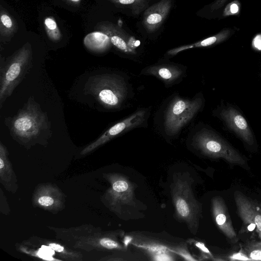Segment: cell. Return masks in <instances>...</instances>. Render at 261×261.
Returning a JSON list of instances; mask_svg holds the SVG:
<instances>
[{
  "label": "cell",
  "mask_w": 261,
  "mask_h": 261,
  "mask_svg": "<svg viewBox=\"0 0 261 261\" xmlns=\"http://www.w3.org/2000/svg\"><path fill=\"white\" fill-rule=\"evenodd\" d=\"M86 90L106 108H120L128 98V85L125 79L117 74H103L89 77Z\"/></svg>",
  "instance_id": "1"
},
{
  "label": "cell",
  "mask_w": 261,
  "mask_h": 261,
  "mask_svg": "<svg viewBox=\"0 0 261 261\" xmlns=\"http://www.w3.org/2000/svg\"><path fill=\"white\" fill-rule=\"evenodd\" d=\"M231 34V30L229 29H224L218 34L203 40L170 49L167 52V54L169 56H173L182 51L192 48L207 47L217 44L225 40L230 36Z\"/></svg>",
  "instance_id": "14"
},
{
  "label": "cell",
  "mask_w": 261,
  "mask_h": 261,
  "mask_svg": "<svg viewBox=\"0 0 261 261\" xmlns=\"http://www.w3.org/2000/svg\"><path fill=\"white\" fill-rule=\"evenodd\" d=\"M31 48L23 46L5 62L0 74V107L9 97L31 67Z\"/></svg>",
  "instance_id": "2"
},
{
  "label": "cell",
  "mask_w": 261,
  "mask_h": 261,
  "mask_svg": "<svg viewBox=\"0 0 261 261\" xmlns=\"http://www.w3.org/2000/svg\"><path fill=\"white\" fill-rule=\"evenodd\" d=\"M65 1L68 3L73 4H76V5L80 4L82 1V0H65Z\"/></svg>",
  "instance_id": "28"
},
{
  "label": "cell",
  "mask_w": 261,
  "mask_h": 261,
  "mask_svg": "<svg viewBox=\"0 0 261 261\" xmlns=\"http://www.w3.org/2000/svg\"><path fill=\"white\" fill-rule=\"evenodd\" d=\"M4 166V162L2 158L0 159V168L2 169Z\"/></svg>",
  "instance_id": "29"
},
{
  "label": "cell",
  "mask_w": 261,
  "mask_h": 261,
  "mask_svg": "<svg viewBox=\"0 0 261 261\" xmlns=\"http://www.w3.org/2000/svg\"><path fill=\"white\" fill-rule=\"evenodd\" d=\"M244 251L249 259L261 260V242H248L246 244Z\"/></svg>",
  "instance_id": "19"
},
{
  "label": "cell",
  "mask_w": 261,
  "mask_h": 261,
  "mask_svg": "<svg viewBox=\"0 0 261 261\" xmlns=\"http://www.w3.org/2000/svg\"><path fill=\"white\" fill-rule=\"evenodd\" d=\"M171 6V0H160L145 9L142 23L147 32L153 33L161 27L169 13Z\"/></svg>",
  "instance_id": "11"
},
{
  "label": "cell",
  "mask_w": 261,
  "mask_h": 261,
  "mask_svg": "<svg viewBox=\"0 0 261 261\" xmlns=\"http://www.w3.org/2000/svg\"><path fill=\"white\" fill-rule=\"evenodd\" d=\"M259 235L260 238H261V232H259Z\"/></svg>",
  "instance_id": "30"
},
{
  "label": "cell",
  "mask_w": 261,
  "mask_h": 261,
  "mask_svg": "<svg viewBox=\"0 0 261 261\" xmlns=\"http://www.w3.org/2000/svg\"><path fill=\"white\" fill-rule=\"evenodd\" d=\"M47 126L46 116L37 105L30 100L11 120L13 135L30 139L40 135Z\"/></svg>",
  "instance_id": "5"
},
{
  "label": "cell",
  "mask_w": 261,
  "mask_h": 261,
  "mask_svg": "<svg viewBox=\"0 0 261 261\" xmlns=\"http://www.w3.org/2000/svg\"><path fill=\"white\" fill-rule=\"evenodd\" d=\"M153 257V259L155 260H172L173 259L168 252H163L154 254Z\"/></svg>",
  "instance_id": "22"
},
{
  "label": "cell",
  "mask_w": 261,
  "mask_h": 261,
  "mask_svg": "<svg viewBox=\"0 0 261 261\" xmlns=\"http://www.w3.org/2000/svg\"><path fill=\"white\" fill-rule=\"evenodd\" d=\"M116 6L130 9L135 15H139L147 7L149 0H108Z\"/></svg>",
  "instance_id": "17"
},
{
  "label": "cell",
  "mask_w": 261,
  "mask_h": 261,
  "mask_svg": "<svg viewBox=\"0 0 261 261\" xmlns=\"http://www.w3.org/2000/svg\"><path fill=\"white\" fill-rule=\"evenodd\" d=\"M49 246L52 250L57 252H61L64 250V248L62 246L56 243H50Z\"/></svg>",
  "instance_id": "26"
},
{
  "label": "cell",
  "mask_w": 261,
  "mask_h": 261,
  "mask_svg": "<svg viewBox=\"0 0 261 261\" xmlns=\"http://www.w3.org/2000/svg\"><path fill=\"white\" fill-rule=\"evenodd\" d=\"M227 0H216L211 6L212 11L218 10L221 8Z\"/></svg>",
  "instance_id": "24"
},
{
  "label": "cell",
  "mask_w": 261,
  "mask_h": 261,
  "mask_svg": "<svg viewBox=\"0 0 261 261\" xmlns=\"http://www.w3.org/2000/svg\"><path fill=\"white\" fill-rule=\"evenodd\" d=\"M185 72L184 67L173 64H158L144 68L141 73L152 75L162 81L166 85L171 86L181 80Z\"/></svg>",
  "instance_id": "13"
},
{
  "label": "cell",
  "mask_w": 261,
  "mask_h": 261,
  "mask_svg": "<svg viewBox=\"0 0 261 261\" xmlns=\"http://www.w3.org/2000/svg\"><path fill=\"white\" fill-rule=\"evenodd\" d=\"M147 116V112L145 110L135 112L109 128L95 142L88 146L84 152L93 149L123 133L141 126L146 121Z\"/></svg>",
  "instance_id": "7"
},
{
  "label": "cell",
  "mask_w": 261,
  "mask_h": 261,
  "mask_svg": "<svg viewBox=\"0 0 261 261\" xmlns=\"http://www.w3.org/2000/svg\"><path fill=\"white\" fill-rule=\"evenodd\" d=\"M237 212L244 226L252 231L255 227L261 232V203L248 198L239 191L234 193Z\"/></svg>",
  "instance_id": "8"
},
{
  "label": "cell",
  "mask_w": 261,
  "mask_h": 261,
  "mask_svg": "<svg viewBox=\"0 0 261 261\" xmlns=\"http://www.w3.org/2000/svg\"><path fill=\"white\" fill-rule=\"evenodd\" d=\"M212 211L218 228L231 242H237V234L233 227L227 207L222 198L215 197L212 199Z\"/></svg>",
  "instance_id": "12"
},
{
  "label": "cell",
  "mask_w": 261,
  "mask_h": 261,
  "mask_svg": "<svg viewBox=\"0 0 261 261\" xmlns=\"http://www.w3.org/2000/svg\"><path fill=\"white\" fill-rule=\"evenodd\" d=\"M240 10V3L238 1H234L229 3L225 8L223 15L228 16L238 14Z\"/></svg>",
  "instance_id": "20"
},
{
  "label": "cell",
  "mask_w": 261,
  "mask_h": 261,
  "mask_svg": "<svg viewBox=\"0 0 261 261\" xmlns=\"http://www.w3.org/2000/svg\"><path fill=\"white\" fill-rule=\"evenodd\" d=\"M96 28L106 35L112 44L120 51L128 54H136V49L139 42L120 27L103 21L98 23Z\"/></svg>",
  "instance_id": "9"
},
{
  "label": "cell",
  "mask_w": 261,
  "mask_h": 261,
  "mask_svg": "<svg viewBox=\"0 0 261 261\" xmlns=\"http://www.w3.org/2000/svg\"><path fill=\"white\" fill-rule=\"evenodd\" d=\"M252 44L257 49L261 50V35H258L254 38Z\"/></svg>",
  "instance_id": "25"
},
{
  "label": "cell",
  "mask_w": 261,
  "mask_h": 261,
  "mask_svg": "<svg viewBox=\"0 0 261 261\" xmlns=\"http://www.w3.org/2000/svg\"><path fill=\"white\" fill-rule=\"evenodd\" d=\"M45 30L48 37L53 41H58L62 34L55 19L51 16L46 17L44 20Z\"/></svg>",
  "instance_id": "18"
},
{
  "label": "cell",
  "mask_w": 261,
  "mask_h": 261,
  "mask_svg": "<svg viewBox=\"0 0 261 261\" xmlns=\"http://www.w3.org/2000/svg\"><path fill=\"white\" fill-rule=\"evenodd\" d=\"M112 188L113 191L119 195L122 202L126 204L133 202V187L127 179L120 178L117 180L113 184Z\"/></svg>",
  "instance_id": "15"
},
{
  "label": "cell",
  "mask_w": 261,
  "mask_h": 261,
  "mask_svg": "<svg viewBox=\"0 0 261 261\" xmlns=\"http://www.w3.org/2000/svg\"><path fill=\"white\" fill-rule=\"evenodd\" d=\"M172 186V197L177 216L193 230L197 228L200 215L198 203L195 199L189 183L176 178Z\"/></svg>",
  "instance_id": "6"
},
{
  "label": "cell",
  "mask_w": 261,
  "mask_h": 261,
  "mask_svg": "<svg viewBox=\"0 0 261 261\" xmlns=\"http://www.w3.org/2000/svg\"><path fill=\"white\" fill-rule=\"evenodd\" d=\"M17 25L11 16L1 6L0 33L2 36L10 37L16 31Z\"/></svg>",
  "instance_id": "16"
},
{
  "label": "cell",
  "mask_w": 261,
  "mask_h": 261,
  "mask_svg": "<svg viewBox=\"0 0 261 261\" xmlns=\"http://www.w3.org/2000/svg\"><path fill=\"white\" fill-rule=\"evenodd\" d=\"M227 126L243 141L249 145L254 143V137L249 126L243 115L236 109L228 107L220 113Z\"/></svg>",
  "instance_id": "10"
},
{
  "label": "cell",
  "mask_w": 261,
  "mask_h": 261,
  "mask_svg": "<svg viewBox=\"0 0 261 261\" xmlns=\"http://www.w3.org/2000/svg\"><path fill=\"white\" fill-rule=\"evenodd\" d=\"M192 144L203 154L212 158H220L233 165H245V159L233 147L214 132L207 128L197 131Z\"/></svg>",
  "instance_id": "3"
},
{
  "label": "cell",
  "mask_w": 261,
  "mask_h": 261,
  "mask_svg": "<svg viewBox=\"0 0 261 261\" xmlns=\"http://www.w3.org/2000/svg\"><path fill=\"white\" fill-rule=\"evenodd\" d=\"M100 244L105 248L110 249L120 248L121 247L117 242L108 238H104L101 239Z\"/></svg>",
  "instance_id": "21"
},
{
  "label": "cell",
  "mask_w": 261,
  "mask_h": 261,
  "mask_svg": "<svg viewBox=\"0 0 261 261\" xmlns=\"http://www.w3.org/2000/svg\"><path fill=\"white\" fill-rule=\"evenodd\" d=\"M202 100L200 97L186 99L179 96L173 98L166 110L164 118L165 133L173 136L181 129L201 109Z\"/></svg>",
  "instance_id": "4"
},
{
  "label": "cell",
  "mask_w": 261,
  "mask_h": 261,
  "mask_svg": "<svg viewBox=\"0 0 261 261\" xmlns=\"http://www.w3.org/2000/svg\"><path fill=\"white\" fill-rule=\"evenodd\" d=\"M196 246L199 248L203 253H206L207 254H208L210 256H212V254L203 243L201 242H197L196 244Z\"/></svg>",
  "instance_id": "27"
},
{
  "label": "cell",
  "mask_w": 261,
  "mask_h": 261,
  "mask_svg": "<svg viewBox=\"0 0 261 261\" xmlns=\"http://www.w3.org/2000/svg\"><path fill=\"white\" fill-rule=\"evenodd\" d=\"M38 202L41 205L48 206L53 204L54 199L49 196H43L39 198Z\"/></svg>",
  "instance_id": "23"
}]
</instances>
